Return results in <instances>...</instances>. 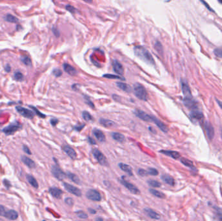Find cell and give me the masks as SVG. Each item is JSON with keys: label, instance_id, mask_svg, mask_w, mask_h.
Segmentation results:
<instances>
[{"label": "cell", "instance_id": "cell-61", "mask_svg": "<svg viewBox=\"0 0 222 221\" xmlns=\"http://www.w3.org/2000/svg\"><path fill=\"white\" fill-rule=\"evenodd\" d=\"M83 1H84V2H86V3H92V0H83Z\"/></svg>", "mask_w": 222, "mask_h": 221}, {"label": "cell", "instance_id": "cell-34", "mask_svg": "<svg viewBox=\"0 0 222 221\" xmlns=\"http://www.w3.org/2000/svg\"><path fill=\"white\" fill-rule=\"evenodd\" d=\"M181 162L184 164L185 166L188 167H194V164L192 161H190L188 159L186 158H181Z\"/></svg>", "mask_w": 222, "mask_h": 221}, {"label": "cell", "instance_id": "cell-58", "mask_svg": "<svg viewBox=\"0 0 222 221\" xmlns=\"http://www.w3.org/2000/svg\"><path fill=\"white\" fill-rule=\"evenodd\" d=\"M4 184L5 185V186H10L11 185V184H10V182H9V181H8L7 180H4Z\"/></svg>", "mask_w": 222, "mask_h": 221}, {"label": "cell", "instance_id": "cell-59", "mask_svg": "<svg viewBox=\"0 0 222 221\" xmlns=\"http://www.w3.org/2000/svg\"><path fill=\"white\" fill-rule=\"evenodd\" d=\"M89 210L90 213H91V214H96V211H95L94 209H89Z\"/></svg>", "mask_w": 222, "mask_h": 221}, {"label": "cell", "instance_id": "cell-23", "mask_svg": "<svg viewBox=\"0 0 222 221\" xmlns=\"http://www.w3.org/2000/svg\"><path fill=\"white\" fill-rule=\"evenodd\" d=\"M116 85L119 88H120L121 90H122L123 91H124L125 92L130 93L132 91L131 87L128 84H125V83L121 82H118L116 83Z\"/></svg>", "mask_w": 222, "mask_h": 221}, {"label": "cell", "instance_id": "cell-11", "mask_svg": "<svg viewBox=\"0 0 222 221\" xmlns=\"http://www.w3.org/2000/svg\"><path fill=\"white\" fill-rule=\"evenodd\" d=\"M120 182L122 184V185H123L126 188H128L129 190L130 191V192H131L133 194H136V195H138L140 194V190L136 187L134 186L133 184L128 182V181H127L126 180H121Z\"/></svg>", "mask_w": 222, "mask_h": 221}, {"label": "cell", "instance_id": "cell-62", "mask_svg": "<svg viewBox=\"0 0 222 221\" xmlns=\"http://www.w3.org/2000/svg\"><path fill=\"white\" fill-rule=\"evenodd\" d=\"M96 220H103V219H101V218H98V219H96Z\"/></svg>", "mask_w": 222, "mask_h": 221}, {"label": "cell", "instance_id": "cell-22", "mask_svg": "<svg viewBox=\"0 0 222 221\" xmlns=\"http://www.w3.org/2000/svg\"><path fill=\"white\" fill-rule=\"evenodd\" d=\"M161 153H162L163 154H165L166 156H168L173 159H178L180 158V154L179 153L176 151H161Z\"/></svg>", "mask_w": 222, "mask_h": 221}, {"label": "cell", "instance_id": "cell-8", "mask_svg": "<svg viewBox=\"0 0 222 221\" xmlns=\"http://www.w3.org/2000/svg\"><path fill=\"white\" fill-rule=\"evenodd\" d=\"M181 85H182V90H183V93L185 96V99H192V96L191 90L190 89L189 86L186 81L183 80L181 81Z\"/></svg>", "mask_w": 222, "mask_h": 221}, {"label": "cell", "instance_id": "cell-4", "mask_svg": "<svg viewBox=\"0 0 222 221\" xmlns=\"http://www.w3.org/2000/svg\"><path fill=\"white\" fill-rule=\"evenodd\" d=\"M86 196L89 200L93 201H100L101 199V196L100 193L96 190V189H90L86 192Z\"/></svg>", "mask_w": 222, "mask_h": 221}, {"label": "cell", "instance_id": "cell-44", "mask_svg": "<svg viewBox=\"0 0 222 221\" xmlns=\"http://www.w3.org/2000/svg\"><path fill=\"white\" fill-rule=\"evenodd\" d=\"M138 175L141 176H146L149 175L147 171H146V170L142 169H140L138 171Z\"/></svg>", "mask_w": 222, "mask_h": 221}, {"label": "cell", "instance_id": "cell-32", "mask_svg": "<svg viewBox=\"0 0 222 221\" xmlns=\"http://www.w3.org/2000/svg\"><path fill=\"white\" fill-rule=\"evenodd\" d=\"M5 20L8 21V22H11V23H17L18 21V19L14 16L11 15V14H7L6 15V16L5 17Z\"/></svg>", "mask_w": 222, "mask_h": 221}, {"label": "cell", "instance_id": "cell-20", "mask_svg": "<svg viewBox=\"0 0 222 221\" xmlns=\"http://www.w3.org/2000/svg\"><path fill=\"white\" fill-rule=\"evenodd\" d=\"M4 217L9 220H16L18 217V214L14 210H9L5 212Z\"/></svg>", "mask_w": 222, "mask_h": 221}, {"label": "cell", "instance_id": "cell-49", "mask_svg": "<svg viewBox=\"0 0 222 221\" xmlns=\"http://www.w3.org/2000/svg\"><path fill=\"white\" fill-rule=\"evenodd\" d=\"M65 202H66V204L69 205V206H72V205H73V204H74L73 200L71 198H66L65 199Z\"/></svg>", "mask_w": 222, "mask_h": 221}, {"label": "cell", "instance_id": "cell-3", "mask_svg": "<svg viewBox=\"0 0 222 221\" xmlns=\"http://www.w3.org/2000/svg\"><path fill=\"white\" fill-rule=\"evenodd\" d=\"M93 155L95 157V158L97 160V161L101 165L106 166L108 165V162L106 159L105 156L102 154L98 149H94L93 151Z\"/></svg>", "mask_w": 222, "mask_h": 221}, {"label": "cell", "instance_id": "cell-15", "mask_svg": "<svg viewBox=\"0 0 222 221\" xmlns=\"http://www.w3.org/2000/svg\"><path fill=\"white\" fill-rule=\"evenodd\" d=\"M206 132H207V135L209 139H212L215 136V129H214L212 125L210 123L207 122L205 125Z\"/></svg>", "mask_w": 222, "mask_h": 221}, {"label": "cell", "instance_id": "cell-21", "mask_svg": "<svg viewBox=\"0 0 222 221\" xmlns=\"http://www.w3.org/2000/svg\"><path fill=\"white\" fill-rule=\"evenodd\" d=\"M93 133H94V135L95 136V137H96L97 138V139L98 141H99L100 142H104L105 141V136L104 135V134L103 133L102 131H101L100 130H98V129H94L93 130Z\"/></svg>", "mask_w": 222, "mask_h": 221}, {"label": "cell", "instance_id": "cell-47", "mask_svg": "<svg viewBox=\"0 0 222 221\" xmlns=\"http://www.w3.org/2000/svg\"><path fill=\"white\" fill-rule=\"evenodd\" d=\"M31 108H33V110H34V111L36 113V114L38 115H39L40 117H42V118H44L45 117H46V115H44V114H42L41 112H39L38 111V110L36 108H35L34 106H31Z\"/></svg>", "mask_w": 222, "mask_h": 221}, {"label": "cell", "instance_id": "cell-27", "mask_svg": "<svg viewBox=\"0 0 222 221\" xmlns=\"http://www.w3.org/2000/svg\"><path fill=\"white\" fill-rule=\"evenodd\" d=\"M162 180L164 181L166 184H167L170 186H174L175 185V180L170 175H164L161 176Z\"/></svg>", "mask_w": 222, "mask_h": 221}, {"label": "cell", "instance_id": "cell-30", "mask_svg": "<svg viewBox=\"0 0 222 221\" xmlns=\"http://www.w3.org/2000/svg\"><path fill=\"white\" fill-rule=\"evenodd\" d=\"M190 117H191L192 118H194V119L201 120L203 118V113L200 111H197V110H194V111H192L191 112V114H190Z\"/></svg>", "mask_w": 222, "mask_h": 221}, {"label": "cell", "instance_id": "cell-52", "mask_svg": "<svg viewBox=\"0 0 222 221\" xmlns=\"http://www.w3.org/2000/svg\"><path fill=\"white\" fill-rule=\"evenodd\" d=\"M85 101H86V103L87 104H88L89 106H90L92 108H94V104L92 103V101L89 99V98H87V97H86V99H85Z\"/></svg>", "mask_w": 222, "mask_h": 221}, {"label": "cell", "instance_id": "cell-42", "mask_svg": "<svg viewBox=\"0 0 222 221\" xmlns=\"http://www.w3.org/2000/svg\"><path fill=\"white\" fill-rule=\"evenodd\" d=\"M155 49L159 53H162V45L161 44V43L159 42H157L155 45Z\"/></svg>", "mask_w": 222, "mask_h": 221}, {"label": "cell", "instance_id": "cell-12", "mask_svg": "<svg viewBox=\"0 0 222 221\" xmlns=\"http://www.w3.org/2000/svg\"><path fill=\"white\" fill-rule=\"evenodd\" d=\"M113 67L115 73H116L117 74L120 75L123 74L124 73L123 67L118 60H114L113 61Z\"/></svg>", "mask_w": 222, "mask_h": 221}, {"label": "cell", "instance_id": "cell-40", "mask_svg": "<svg viewBox=\"0 0 222 221\" xmlns=\"http://www.w3.org/2000/svg\"><path fill=\"white\" fill-rule=\"evenodd\" d=\"M148 174L152 176H157L158 174V171L155 168H149L148 170Z\"/></svg>", "mask_w": 222, "mask_h": 221}, {"label": "cell", "instance_id": "cell-45", "mask_svg": "<svg viewBox=\"0 0 222 221\" xmlns=\"http://www.w3.org/2000/svg\"><path fill=\"white\" fill-rule=\"evenodd\" d=\"M85 126L84 124H78L77 125L75 126V127H74V129L78 132L79 131H81L83 128Z\"/></svg>", "mask_w": 222, "mask_h": 221}, {"label": "cell", "instance_id": "cell-54", "mask_svg": "<svg viewBox=\"0 0 222 221\" xmlns=\"http://www.w3.org/2000/svg\"><path fill=\"white\" fill-rule=\"evenodd\" d=\"M58 120L57 119H55V118H53V119H51V124L53 125V126H55L57 123H58Z\"/></svg>", "mask_w": 222, "mask_h": 221}, {"label": "cell", "instance_id": "cell-57", "mask_svg": "<svg viewBox=\"0 0 222 221\" xmlns=\"http://www.w3.org/2000/svg\"><path fill=\"white\" fill-rule=\"evenodd\" d=\"M5 71H6L7 72H11V66H10L9 65H8V64H7V65L5 66Z\"/></svg>", "mask_w": 222, "mask_h": 221}, {"label": "cell", "instance_id": "cell-64", "mask_svg": "<svg viewBox=\"0 0 222 221\" xmlns=\"http://www.w3.org/2000/svg\"><path fill=\"white\" fill-rule=\"evenodd\" d=\"M221 138H222V129H221Z\"/></svg>", "mask_w": 222, "mask_h": 221}, {"label": "cell", "instance_id": "cell-46", "mask_svg": "<svg viewBox=\"0 0 222 221\" xmlns=\"http://www.w3.org/2000/svg\"><path fill=\"white\" fill-rule=\"evenodd\" d=\"M53 73L55 77H60L62 75V72L59 69H55L53 70Z\"/></svg>", "mask_w": 222, "mask_h": 221}, {"label": "cell", "instance_id": "cell-53", "mask_svg": "<svg viewBox=\"0 0 222 221\" xmlns=\"http://www.w3.org/2000/svg\"><path fill=\"white\" fill-rule=\"evenodd\" d=\"M200 1H201V2H202V3H203V4L205 5V7H207V9H208L209 10H210V11H212V12H214V10H213L212 9H211V8H210V7H209V5H208V4L207 3H206V2H205L204 1V0H200Z\"/></svg>", "mask_w": 222, "mask_h": 221}, {"label": "cell", "instance_id": "cell-43", "mask_svg": "<svg viewBox=\"0 0 222 221\" xmlns=\"http://www.w3.org/2000/svg\"><path fill=\"white\" fill-rule=\"evenodd\" d=\"M76 214H77L78 217L81 218V219H86L87 217H88V215H87L85 213H84L82 211H79L76 213Z\"/></svg>", "mask_w": 222, "mask_h": 221}, {"label": "cell", "instance_id": "cell-2", "mask_svg": "<svg viewBox=\"0 0 222 221\" xmlns=\"http://www.w3.org/2000/svg\"><path fill=\"white\" fill-rule=\"evenodd\" d=\"M134 93L135 96L140 100L147 101L148 94L146 88L139 83H136L134 85Z\"/></svg>", "mask_w": 222, "mask_h": 221}, {"label": "cell", "instance_id": "cell-56", "mask_svg": "<svg viewBox=\"0 0 222 221\" xmlns=\"http://www.w3.org/2000/svg\"><path fill=\"white\" fill-rule=\"evenodd\" d=\"M89 142H90V143H91V144H92V145H95V144H96V141H95V140H94L92 138H90V137H89Z\"/></svg>", "mask_w": 222, "mask_h": 221}, {"label": "cell", "instance_id": "cell-26", "mask_svg": "<svg viewBox=\"0 0 222 221\" xmlns=\"http://www.w3.org/2000/svg\"><path fill=\"white\" fill-rule=\"evenodd\" d=\"M99 123L103 126H104V127H107V128H110V127H113L116 126L115 123L113 122V121L105 120V119H104V118H101V119L99 120Z\"/></svg>", "mask_w": 222, "mask_h": 221}, {"label": "cell", "instance_id": "cell-1", "mask_svg": "<svg viewBox=\"0 0 222 221\" xmlns=\"http://www.w3.org/2000/svg\"><path fill=\"white\" fill-rule=\"evenodd\" d=\"M134 54L139 59L144 61L146 63L150 65H155V60L148 50H147L144 47L138 45L134 47Z\"/></svg>", "mask_w": 222, "mask_h": 221}, {"label": "cell", "instance_id": "cell-16", "mask_svg": "<svg viewBox=\"0 0 222 221\" xmlns=\"http://www.w3.org/2000/svg\"><path fill=\"white\" fill-rule=\"evenodd\" d=\"M63 68H64V70L65 72L70 75L75 76L77 74V70L73 66L68 64H66V63H65V64H64V65H63Z\"/></svg>", "mask_w": 222, "mask_h": 221}, {"label": "cell", "instance_id": "cell-13", "mask_svg": "<svg viewBox=\"0 0 222 221\" xmlns=\"http://www.w3.org/2000/svg\"><path fill=\"white\" fill-rule=\"evenodd\" d=\"M62 150H63V151L65 152L66 153V154L69 157H70L72 159L75 160L77 158L76 152L74 151V148H72L71 147H70L68 145H65L62 147Z\"/></svg>", "mask_w": 222, "mask_h": 221}, {"label": "cell", "instance_id": "cell-14", "mask_svg": "<svg viewBox=\"0 0 222 221\" xmlns=\"http://www.w3.org/2000/svg\"><path fill=\"white\" fill-rule=\"evenodd\" d=\"M152 121L153 123H155V124L157 126V127L159 128L162 132L166 133V132H168V129L167 127V126H166V125H164L162 121H161L159 120H158L157 119L156 117H153V116H152Z\"/></svg>", "mask_w": 222, "mask_h": 221}, {"label": "cell", "instance_id": "cell-29", "mask_svg": "<svg viewBox=\"0 0 222 221\" xmlns=\"http://www.w3.org/2000/svg\"><path fill=\"white\" fill-rule=\"evenodd\" d=\"M66 175L71 180L74 181V182H75V184H80V182H81L80 180H79V177L77 175L73 174V173H72V172H67Z\"/></svg>", "mask_w": 222, "mask_h": 221}, {"label": "cell", "instance_id": "cell-48", "mask_svg": "<svg viewBox=\"0 0 222 221\" xmlns=\"http://www.w3.org/2000/svg\"><path fill=\"white\" fill-rule=\"evenodd\" d=\"M5 208L2 206V205H0V216H3L5 215Z\"/></svg>", "mask_w": 222, "mask_h": 221}, {"label": "cell", "instance_id": "cell-5", "mask_svg": "<svg viewBox=\"0 0 222 221\" xmlns=\"http://www.w3.org/2000/svg\"><path fill=\"white\" fill-rule=\"evenodd\" d=\"M51 172L53 175L59 180H62L66 178L65 173L60 169L59 167L57 166V165H54V166L52 167Z\"/></svg>", "mask_w": 222, "mask_h": 221}, {"label": "cell", "instance_id": "cell-50", "mask_svg": "<svg viewBox=\"0 0 222 221\" xmlns=\"http://www.w3.org/2000/svg\"><path fill=\"white\" fill-rule=\"evenodd\" d=\"M66 9H67L68 11H69L70 12H72V13H74V12H75V8L73 7L72 6H71V5H67Z\"/></svg>", "mask_w": 222, "mask_h": 221}, {"label": "cell", "instance_id": "cell-31", "mask_svg": "<svg viewBox=\"0 0 222 221\" xmlns=\"http://www.w3.org/2000/svg\"><path fill=\"white\" fill-rule=\"evenodd\" d=\"M149 192L152 193L153 195H154L156 197H158V198H161V199H164L166 196L164 193H162L161 191H158L157 190H155V189H149Z\"/></svg>", "mask_w": 222, "mask_h": 221}, {"label": "cell", "instance_id": "cell-55", "mask_svg": "<svg viewBox=\"0 0 222 221\" xmlns=\"http://www.w3.org/2000/svg\"><path fill=\"white\" fill-rule=\"evenodd\" d=\"M53 33L55 35V36H56L58 37L60 35V34L59 33V31L57 30L56 29H53Z\"/></svg>", "mask_w": 222, "mask_h": 221}, {"label": "cell", "instance_id": "cell-39", "mask_svg": "<svg viewBox=\"0 0 222 221\" xmlns=\"http://www.w3.org/2000/svg\"><path fill=\"white\" fill-rule=\"evenodd\" d=\"M14 77L15 80L17 81H22L23 80V74L22 73L19 72H15Z\"/></svg>", "mask_w": 222, "mask_h": 221}, {"label": "cell", "instance_id": "cell-28", "mask_svg": "<svg viewBox=\"0 0 222 221\" xmlns=\"http://www.w3.org/2000/svg\"><path fill=\"white\" fill-rule=\"evenodd\" d=\"M27 180L29 181V183L32 186L35 188H38V184L37 182V181L36 179L31 175H27Z\"/></svg>", "mask_w": 222, "mask_h": 221}, {"label": "cell", "instance_id": "cell-24", "mask_svg": "<svg viewBox=\"0 0 222 221\" xmlns=\"http://www.w3.org/2000/svg\"><path fill=\"white\" fill-rule=\"evenodd\" d=\"M118 165H119V167H120L123 171L125 172L126 173H128V174L130 176L133 175L132 168L129 166V165L123 163H120Z\"/></svg>", "mask_w": 222, "mask_h": 221}, {"label": "cell", "instance_id": "cell-6", "mask_svg": "<svg viewBox=\"0 0 222 221\" xmlns=\"http://www.w3.org/2000/svg\"><path fill=\"white\" fill-rule=\"evenodd\" d=\"M63 186H64L65 188L66 189V190L70 193H72L77 196H81V195H82V193L80 189H79V188L72 186V185H71V184H69L68 183H64L63 184Z\"/></svg>", "mask_w": 222, "mask_h": 221}, {"label": "cell", "instance_id": "cell-18", "mask_svg": "<svg viewBox=\"0 0 222 221\" xmlns=\"http://www.w3.org/2000/svg\"><path fill=\"white\" fill-rule=\"evenodd\" d=\"M49 192L53 197H55V198L56 199H60L62 195V190H60V189L57 187H55L50 188Z\"/></svg>", "mask_w": 222, "mask_h": 221}, {"label": "cell", "instance_id": "cell-10", "mask_svg": "<svg viewBox=\"0 0 222 221\" xmlns=\"http://www.w3.org/2000/svg\"><path fill=\"white\" fill-rule=\"evenodd\" d=\"M17 111L23 117H25L26 118H29V119H32V118L34 117L35 114L34 113L31 111V110L23 108L22 106H17Z\"/></svg>", "mask_w": 222, "mask_h": 221}, {"label": "cell", "instance_id": "cell-17", "mask_svg": "<svg viewBox=\"0 0 222 221\" xmlns=\"http://www.w3.org/2000/svg\"><path fill=\"white\" fill-rule=\"evenodd\" d=\"M144 213L149 217L152 218L153 219L158 220V219H161L160 215H158L157 213H156L154 210H153L152 209H149V208L144 209Z\"/></svg>", "mask_w": 222, "mask_h": 221}, {"label": "cell", "instance_id": "cell-35", "mask_svg": "<svg viewBox=\"0 0 222 221\" xmlns=\"http://www.w3.org/2000/svg\"><path fill=\"white\" fill-rule=\"evenodd\" d=\"M147 184L153 187H160L161 186V184L159 181L153 180H150L147 181Z\"/></svg>", "mask_w": 222, "mask_h": 221}, {"label": "cell", "instance_id": "cell-63", "mask_svg": "<svg viewBox=\"0 0 222 221\" xmlns=\"http://www.w3.org/2000/svg\"><path fill=\"white\" fill-rule=\"evenodd\" d=\"M218 1L219 2V3H220L221 4H222V0H218Z\"/></svg>", "mask_w": 222, "mask_h": 221}, {"label": "cell", "instance_id": "cell-7", "mask_svg": "<svg viewBox=\"0 0 222 221\" xmlns=\"http://www.w3.org/2000/svg\"><path fill=\"white\" fill-rule=\"evenodd\" d=\"M20 128H21L20 125L17 123H12L8 126V127H5L3 130V131L6 134H7V135H11V134H13L14 133L18 131Z\"/></svg>", "mask_w": 222, "mask_h": 221}, {"label": "cell", "instance_id": "cell-60", "mask_svg": "<svg viewBox=\"0 0 222 221\" xmlns=\"http://www.w3.org/2000/svg\"><path fill=\"white\" fill-rule=\"evenodd\" d=\"M217 102L218 103V105L220 106V107L222 108V102L220 101L219 100H217Z\"/></svg>", "mask_w": 222, "mask_h": 221}, {"label": "cell", "instance_id": "cell-33", "mask_svg": "<svg viewBox=\"0 0 222 221\" xmlns=\"http://www.w3.org/2000/svg\"><path fill=\"white\" fill-rule=\"evenodd\" d=\"M184 104L188 108H192L194 106L195 102L192 99H184Z\"/></svg>", "mask_w": 222, "mask_h": 221}, {"label": "cell", "instance_id": "cell-19", "mask_svg": "<svg viewBox=\"0 0 222 221\" xmlns=\"http://www.w3.org/2000/svg\"><path fill=\"white\" fill-rule=\"evenodd\" d=\"M22 161L28 167H29L31 169L35 168L36 167V164L34 162V161L31 160L29 158H28L27 156H22Z\"/></svg>", "mask_w": 222, "mask_h": 221}, {"label": "cell", "instance_id": "cell-37", "mask_svg": "<svg viewBox=\"0 0 222 221\" xmlns=\"http://www.w3.org/2000/svg\"><path fill=\"white\" fill-rule=\"evenodd\" d=\"M20 59H21L22 62L25 65L28 66H29L31 65V59H30L28 57L25 56V55H23V56H22V57H21Z\"/></svg>", "mask_w": 222, "mask_h": 221}, {"label": "cell", "instance_id": "cell-25", "mask_svg": "<svg viewBox=\"0 0 222 221\" xmlns=\"http://www.w3.org/2000/svg\"><path fill=\"white\" fill-rule=\"evenodd\" d=\"M111 136H112L114 140L120 142V143H123V142H125V136L123 135V134H122L120 133L113 132L111 134Z\"/></svg>", "mask_w": 222, "mask_h": 221}, {"label": "cell", "instance_id": "cell-38", "mask_svg": "<svg viewBox=\"0 0 222 221\" xmlns=\"http://www.w3.org/2000/svg\"><path fill=\"white\" fill-rule=\"evenodd\" d=\"M82 115H83V119L86 121H91L92 120V116L90 114H89L88 112H86V111H84L82 114Z\"/></svg>", "mask_w": 222, "mask_h": 221}, {"label": "cell", "instance_id": "cell-41", "mask_svg": "<svg viewBox=\"0 0 222 221\" xmlns=\"http://www.w3.org/2000/svg\"><path fill=\"white\" fill-rule=\"evenodd\" d=\"M214 53H215V54L216 57L222 58V47H221V48H217V49H215Z\"/></svg>", "mask_w": 222, "mask_h": 221}, {"label": "cell", "instance_id": "cell-9", "mask_svg": "<svg viewBox=\"0 0 222 221\" xmlns=\"http://www.w3.org/2000/svg\"><path fill=\"white\" fill-rule=\"evenodd\" d=\"M134 114H135L137 117L140 118V120H143L144 121H147V122L152 121V116H150L149 115H148L147 114H146L143 111H142L140 110H135L134 112Z\"/></svg>", "mask_w": 222, "mask_h": 221}, {"label": "cell", "instance_id": "cell-51", "mask_svg": "<svg viewBox=\"0 0 222 221\" xmlns=\"http://www.w3.org/2000/svg\"><path fill=\"white\" fill-rule=\"evenodd\" d=\"M23 151H24L26 154H31V151L29 150V148L26 146V145H23Z\"/></svg>", "mask_w": 222, "mask_h": 221}, {"label": "cell", "instance_id": "cell-36", "mask_svg": "<svg viewBox=\"0 0 222 221\" xmlns=\"http://www.w3.org/2000/svg\"><path fill=\"white\" fill-rule=\"evenodd\" d=\"M104 77L107 78H110V79H120V80H125V78L123 77H122L120 76H118L115 75H112V74H106L104 75Z\"/></svg>", "mask_w": 222, "mask_h": 221}]
</instances>
